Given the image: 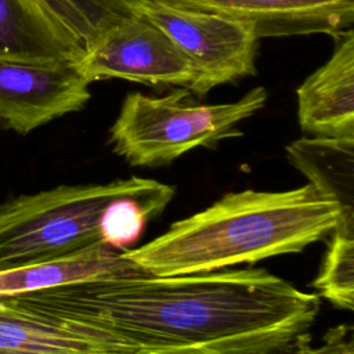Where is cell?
<instances>
[{
	"instance_id": "cell-1",
	"label": "cell",
	"mask_w": 354,
	"mask_h": 354,
	"mask_svg": "<svg viewBox=\"0 0 354 354\" xmlns=\"http://www.w3.org/2000/svg\"><path fill=\"white\" fill-rule=\"evenodd\" d=\"M119 354H263L311 342L319 296L264 268L94 278L11 295Z\"/></svg>"
},
{
	"instance_id": "cell-2",
	"label": "cell",
	"mask_w": 354,
	"mask_h": 354,
	"mask_svg": "<svg viewBox=\"0 0 354 354\" xmlns=\"http://www.w3.org/2000/svg\"><path fill=\"white\" fill-rule=\"evenodd\" d=\"M339 205L311 184L286 191L230 192L123 254L141 271L176 277L300 253L336 228Z\"/></svg>"
},
{
	"instance_id": "cell-3",
	"label": "cell",
	"mask_w": 354,
	"mask_h": 354,
	"mask_svg": "<svg viewBox=\"0 0 354 354\" xmlns=\"http://www.w3.org/2000/svg\"><path fill=\"white\" fill-rule=\"evenodd\" d=\"M174 192L169 184L131 176L98 184L58 185L14 196L0 205V270L105 245L104 217L118 199Z\"/></svg>"
},
{
	"instance_id": "cell-4",
	"label": "cell",
	"mask_w": 354,
	"mask_h": 354,
	"mask_svg": "<svg viewBox=\"0 0 354 354\" xmlns=\"http://www.w3.org/2000/svg\"><path fill=\"white\" fill-rule=\"evenodd\" d=\"M267 97L263 86L224 104H196L184 87L163 97L129 93L111 127L109 142L131 166L169 165L195 148H213L242 136L238 124L263 109Z\"/></svg>"
},
{
	"instance_id": "cell-5",
	"label": "cell",
	"mask_w": 354,
	"mask_h": 354,
	"mask_svg": "<svg viewBox=\"0 0 354 354\" xmlns=\"http://www.w3.org/2000/svg\"><path fill=\"white\" fill-rule=\"evenodd\" d=\"M131 10L160 29L194 64L199 77L191 93L203 95L218 84L257 73L259 37L253 24L155 0H133Z\"/></svg>"
},
{
	"instance_id": "cell-6",
	"label": "cell",
	"mask_w": 354,
	"mask_h": 354,
	"mask_svg": "<svg viewBox=\"0 0 354 354\" xmlns=\"http://www.w3.org/2000/svg\"><path fill=\"white\" fill-rule=\"evenodd\" d=\"M73 64L88 83L124 79L189 90L199 77L194 64L160 29L137 17L108 26Z\"/></svg>"
},
{
	"instance_id": "cell-7",
	"label": "cell",
	"mask_w": 354,
	"mask_h": 354,
	"mask_svg": "<svg viewBox=\"0 0 354 354\" xmlns=\"http://www.w3.org/2000/svg\"><path fill=\"white\" fill-rule=\"evenodd\" d=\"M73 62L0 61V129L25 136L80 111L91 94Z\"/></svg>"
},
{
	"instance_id": "cell-8",
	"label": "cell",
	"mask_w": 354,
	"mask_h": 354,
	"mask_svg": "<svg viewBox=\"0 0 354 354\" xmlns=\"http://www.w3.org/2000/svg\"><path fill=\"white\" fill-rule=\"evenodd\" d=\"M248 21L257 37L340 35L354 22V0H155Z\"/></svg>"
},
{
	"instance_id": "cell-9",
	"label": "cell",
	"mask_w": 354,
	"mask_h": 354,
	"mask_svg": "<svg viewBox=\"0 0 354 354\" xmlns=\"http://www.w3.org/2000/svg\"><path fill=\"white\" fill-rule=\"evenodd\" d=\"M332 57L297 88V119L310 137L354 138V32L337 35Z\"/></svg>"
},
{
	"instance_id": "cell-10",
	"label": "cell",
	"mask_w": 354,
	"mask_h": 354,
	"mask_svg": "<svg viewBox=\"0 0 354 354\" xmlns=\"http://www.w3.org/2000/svg\"><path fill=\"white\" fill-rule=\"evenodd\" d=\"M84 47L39 0H0V61L75 62Z\"/></svg>"
},
{
	"instance_id": "cell-11",
	"label": "cell",
	"mask_w": 354,
	"mask_h": 354,
	"mask_svg": "<svg viewBox=\"0 0 354 354\" xmlns=\"http://www.w3.org/2000/svg\"><path fill=\"white\" fill-rule=\"evenodd\" d=\"M285 149L308 184L339 205L340 218L333 231L354 236V138L301 137Z\"/></svg>"
},
{
	"instance_id": "cell-12",
	"label": "cell",
	"mask_w": 354,
	"mask_h": 354,
	"mask_svg": "<svg viewBox=\"0 0 354 354\" xmlns=\"http://www.w3.org/2000/svg\"><path fill=\"white\" fill-rule=\"evenodd\" d=\"M123 250L98 245L59 259L0 270V296L54 288L71 282L142 274Z\"/></svg>"
},
{
	"instance_id": "cell-13",
	"label": "cell",
	"mask_w": 354,
	"mask_h": 354,
	"mask_svg": "<svg viewBox=\"0 0 354 354\" xmlns=\"http://www.w3.org/2000/svg\"><path fill=\"white\" fill-rule=\"evenodd\" d=\"M0 354H119L51 322L15 296H0Z\"/></svg>"
},
{
	"instance_id": "cell-14",
	"label": "cell",
	"mask_w": 354,
	"mask_h": 354,
	"mask_svg": "<svg viewBox=\"0 0 354 354\" xmlns=\"http://www.w3.org/2000/svg\"><path fill=\"white\" fill-rule=\"evenodd\" d=\"M75 37L87 46L108 26L136 17L133 0H39Z\"/></svg>"
},
{
	"instance_id": "cell-15",
	"label": "cell",
	"mask_w": 354,
	"mask_h": 354,
	"mask_svg": "<svg viewBox=\"0 0 354 354\" xmlns=\"http://www.w3.org/2000/svg\"><path fill=\"white\" fill-rule=\"evenodd\" d=\"M317 295L342 310L354 304V236L332 231L328 249L313 282Z\"/></svg>"
},
{
	"instance_id": "cell-16",
	"label": "cell",
	"mask_w": 354,
	"mask_h": 354,
	"mask_svg": "<svg viewBox=\"0 0 354 354\" xmlns=\"http://www.w3.org/2000/svg\"><path fill=\"white\" fill-rule=\"evenodd\" d=\"M304 354H354V342L347 325H337L326 330L322 343L310 346Z\"/></svg>"
},
{
	"instance_id": "cell-17",
	"label": "cell",
	"mask_w": 354,
	"mask_h": 354,
	"mask_svg": "<svg viewBox=\"0 0 354 354\" xmlns=\"http://www.w3.org/2000/svg\"><path fill=\"white\" fill-rule=\"evenodd\" d=\"M311 346V342L310 343H306V344H301L296 348H292V350H285V351H274V353H263V354H304V351Z\"/></svg>"
}]
</instances>
